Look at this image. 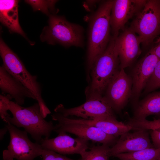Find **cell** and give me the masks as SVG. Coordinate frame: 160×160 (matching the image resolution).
I'll use <instances>...</instances> for the list:
<instances>
[{
	"label": "cell",
	"instance_id": "6da1fadb",
	"mask_svg": "<svg viewBox=\"0 0 160 160\" xmlns=\"http://www.w3.org/2000/svg\"><path fill=\"white\" fill-rule=\"evenodd\" d=\"M113 1H101L89 18L87 64L89 72L95 60L105 50L111 39L110 16Z\"/></svg>",
	"mask_w": 160,
	"mask_h": 160
},
{
	"label": "cell",
	"instance_id": "7a4b0ae2",
	"mask_svg": "<svg viewBox=\"0 0 160 160\" xmlns=\"http://www.w3.org/2000/svg\"><path fill=\"white\" fill-rule=\"evenodd\" d=\"M0 95L13 115L12 117L10 116L6 117L3 120L4 121L7 123L9 122L17 127L23 128L38 143L40 144L43 137L49 138L55 129V126L52 121H47L45 119L38 103L24 107L11 101L12 98L9 95Z\"/></svg>",
	"mask_w": 160,
	"mask_h": 160
},
{
	"label": "cell",
	"instance_id": "3957f363",
	"mask_svg": "<svg viewBox=\"0 0 160 160\" xmlns=\"http://www.w3.org/2000/svg\"><path fill=\"white\" fill-rule=\"evenodd\" d=\"M115 39L111 37L105 50L96 59L90 71L91 82L85 91L86 98L103 96L121 69Z\"/></svg>",
	"mask_w": 160,
	"mask_h": 160
},
{
	"label": "cell",
	"instance_id": "277c9868",
	"mask_svg": "<svg viewBox=\"0 0 160 160\" xmlns=\"http://www.w3.org/2000/svg\"><path fill=\"white\" fill-rule=\"evenodd\" d=\"M48 23L40 36L42 41L51 45L59 44L65 47L84 46V31L81 25L55 14L49 15Z\"/></svg>",
	"mask_w": 160,
	"mask_h": 160
},
{
	"label": "cell",
	"instance_id": "5b68a950",
	"mask_svg": "<svg viewBox=\"0 0 160 160\" xmlns=\"http://www.w3.org/2000/svg\"><path fill=\"white\" fill-rule=\"evenodd\" d=\"M0 54L3 62V66L33 94L40 105L43 116L46 118L51 112L42 98L41 87L37 81V76L32 75L28 71L17 55L1 38Z\"/></svg>",
	"mask_w": 160,
	"mask_h": 160
},
{
	"label": "cell",
	"instance_id": "8992f818",
	"mask_svg": "<svg viewBox=\"0 0 160 160\" xmlns=\"http://www.w3.org/2000/svg\"><path fill=\"white\" fill-rule=\"evenodd\" d=\"M130 27L137 34L141 44L149 45L160 34V0H147Z\"/></svg>",
	"mask_w": 160,
	"mask_h": 160
},
{
	"label": "cell",
	"instance_id": "52a82bcc",
	"mask_svg": "<svg viewBox=\"0 0 160 160\" xmlns=\"http://www.w3.org/2000/svg\"><path fill=\"white\" fill-rule=\"evenodd\" d=\"M5 126L10 134V141L7 149L3 151L4 160H33L41 156L43 149L41 144L31 142L27 132L20 130L9 122Z\"/></svg>",
	"mask_w": 160,
	"mask_h": 160
},
{
	"label": "cell",
	"instance_id": "ba28073f",
	"mask_svg": "<svg viewBox=\"0 0 160 160\" xmlns=\"http://www.w3.org/2000/svg\"><path fill=\"white\" fill-rule=\"evenodd\" d=\"M54 111L65 117L75 116L85 119L99 120L115 116L114 111L103 96L87 98L85 103L73 108H66L60 104Z\"/></svg>",
	"mask_w": 160,
	"mask_h": 160
},
{
	"label": "cell",
	"instance_id": "9c48e42d",
	"mask_svg": "<svg viewBox=\"0 0 160 160\" xmlns=\"http://www.w3.org/2000/svg\"><path fill=\"white\" fill-rule=\"evenodd\" d=\"M132 88L131 77L121 69L108 86L103 97L114 111L120 112L131 99Z\"/></svg>",
	"mask_w": 160,
	"mask_h": 160
},
{
	"label": "cell",
	"instance_id": "30bf717a",
	"mask_svg": "<svg viewBox=\"0 0 160 160\" xmlns=\"http://www.w3.org/2000/svg\"><path fill=\"white\" fill-rule=\"evenodd\" d=\"M147 0H113L110 16L111 32L116 38L128 21L143 8Z\"/></svg>",
	"mask_w": 160,
	"mask_h": 160
},
{
	"label": "cell",
	"instance_id": "8fae6325",
	"mask_svg": "<svg viewBox=\"0 0 160 160\" xmlns=\"http://www.w3.org/2000/svg\"><path fill=\"white\" fill-rule=\"evenodd\" d=\"M159 60L150 50L133 68L131 77L132 88L130 99L134 107L138 102L142 92L145 89Z\"/></svg>",
	"mask_w": 160,
	"mask_h": 160
},
{
	"label": "cell",
	"instance_id": "7c38bea8",
	"mask_svg": "<svg viewBox=\"0 0 160 160\" xmlns=\"http://www.w3.org/2000/svg\"><path fill=\"white\" fill-rule=\"evenodd\" d=\"M53 131L57 133L68 132L88 141L110 146L114 145L117 137L108 135L100 129L87 124L58 121Z\"/></svg>",
	"mask_w": 160,
	"mask_h": 160
},
{
	"label": "cell",
	"instance_id": "4fadbf2b",
	"mask_svg": "<svg viewBox=\"0 0 160 160\" xmlns=\"http://www.w3.org/2000/svg\"><path fill=\"white\" fill-rule=\"evenodd\" d=\"M115 44L121 69L130 66L142 52L140 39L130 27L125 28L116 38Z\"/></svg>",
	"mask_w": 160,
	"mask_h": 160
},
{
	"label": "cell",
	"instance_id": "5bb4252c",
	"mask_svg": "<svg viewBox=\"0 0 160 160\" xmlns=\"http://www.w3.org/2000/svg\"><path fill=\"white\" fill-rule=\"evenodd\" d=\"M40 144L43 149L63 155L76 154L81 156L89 148V141L79 137L73 138L63 132L59 133L54 138H43Z\"/></svg>",
	"mask_w": 160,
	"mask_h": 160
},
{
	"label": "cell",
	"instance_id": "9a60e30c",
	"mask_svg": "<svg viewBox=\"0 0 160 160\" xmlns=\"http://www.w3.org/2000/svg\"><path fill=\"white\" fill-rule=\"evenodd\" d=\"M129 132L121 136L116 143L111 148V156H114L120 153L134 152L153 147L147 130L140 129L133 132Z\"/></svg>",
	"mask_w": 160,
	"mask_h": 160
},
{
	"label": "cell",
	"instance_id": "2e32d148",
	"mask_svg": "<svg viewBox=\"0 0 160 160\" xmlns=\"http://www.w3.org/2000/svg\"><path fill=\"white\" fill-rule=\"evenodd\" d=\"M59 121L70 123H79L93 126L105 133L117 137L132 129V127L126 124L117 120L115 116H110L99 120L73 119L60 114Z\"/></svg>",
	"mask_w": 160,
	"mask_h": 160
},
{
	"label": "cell",
	"instance_id": "e0dca14e",
	"mask_svg": "<svg viewBox=\"0 0 160 160\" xmlns=\"http://www.w3.org/2000/svg\"><path fill=\"white\" fill-rule=\"evenodd\" d=\"M0 88L2 94L9 95L20 105L24 104L26 98L36 100L33 94L8 73L2 65L0 67Z\"/></svg>",
	"mask_w": 160,
	"mask_h": 160
},
{
	"label": "cell",
	"instance_id": "ac0fdd59",
	"mask_svg": "<svg viewBox=\"0 0 160 160\" xmlns=\"http://www.w3.org/2000/svg\"><path fill=\"white\" fill-rule=\"evenodd\" d=\"M19 1L16 0H0V20L10 32L18 33L26 38L19 23Z\"/></svg>",
	"mask_w": 160,
	"mask_h": 160
},
{
	"label": "cell",
	"instance_id": "d6986e66",
	"mask_svg": "<svg viewBox=\"0 0 160 160\" xmlns=\"http://www.w3.org/2000/svg\"><path fill=\"white\" fill-rule=\"evenodd\" d=\"M160 114V91L148 94L134 107L132 118L136 119H146L152 115Z\"/></svg>",
	"mask_w": 160,
	"mask_h": 160
},
{
	"label": "cell",
	"instance_id": "ffe728a7",
	"mask_svg": "<svg viewBox=\"0 0 160 160\" xmlns=\"http://www.w3.org/2000/svg\"><path fill=\"white\" fill-rule=\"evenodd\" d=\"M160 156V148H148L134 152L115 155L120 160H157Z\"/></svg>",
	"mask_w": 160,
	"mask_h": 160
},
{
	"label": "cell",
	"instance_id": "44dd1931",
	"mask_svg": "<svg viewBox=\"0 0 160 160\" xmlns=\"http://www.w3.org/2000/svg\"><path fill=\"white\" fill-rule=\"evenodd\" d=\"M110 146L102 144L94 146L81 156V160H108L110 156Z\"/></svg>",
	"mask_w": 160,
	"mask_h": 160
},
{
	"label": "cell",
	"instance_id": "7402d4cb",
	"mask_svg": "<svg viewBox=\"0 0 160 160\" xmlns=\"http://www.w3.org/2000/svg\"><path fill=\"white\" fill-rule=\"evenodd\" d=\"M134 130H151L160 131V119L149 121L146 119H136L128 118L126 123Z\"/></svg>",
	"mask_w": 160,
	"mask_h": 160
},
{
	"label": "cell",
	"instance_id": "603a6c76",
	"mask_svg": "<svg viewBox=\"0 0 160 160\" xmlns=\"http://www.w3.org/2000/svg\"><path fill=\"white\" fill-rule=\"evenodd\" d=\"M25 2L31 6L34 11H39L49 15L55 11V5L57 0H25Z\"/></svg>",
	"mask_w": 160,
	"mask_h": 160
},
{
	"label": "cell",
	"instance_id": "cb8c5ba5",
	"mask_svg": "<svg viewBox=\"0 0 160 160\" xmlns=\"http://www.w3.org/2000/svg\"><path fill=\"white\" fill-rule=\"evenodd\" d=\"M160 88V59L144 89L143 94H146Z\"/></svg>",
	"mask_w": 160,
	"mask_h": 160
},
{
	"label": "cell",
	"instance_id": "d4e9b609",
	"mask_svg": "<svg viewBox=\"0 0 160 160\" xmlns=\"http://www.w3.org/2000/svg\"><path fill=\"white\" fill-rule=\"evenodd\" d=\"M41 156L43 160H81L73 159L52 151L44 149Z\"/></svg>",
	"mask_w": 160,
	"mask_h": 160
},
{
	"label": "cell",
	"instance_id": "484cf974",
	"mask_svg": "<svg viewBox=\"0 0 160 160\" xmlns=\"http://www.w3.org/2000/svg\"><path fill=\"white\" fill-rule=\"evenodd\" d=\"M8 110L7 104L1 96L0 95V115L1 118L3 120L6 117L10 116L7 113Z\"/></svg>",
	"mask_w": 160,
	"mask_h": 160
},
{
	"label": "cell",
	"instance_id": "4316f807",
	"mask_svg": "<svg viewBox=\"0 0 160 160\" xmlns=\"http://www.w3.org/2000/svg\"><path fill=\"white\" fill-rule=\"evenodd\" d=\"M154 148H160V131L152 130L151 134Z\"/></svg>",
	"mask_w": 160,
	"mask_h": 160
},
{
	"label": "cell",
	"instance_id": "83f0119b",
	"mask_svg": "<svg viewBox=\"0 0 160 160\" xmlns=\"http://www.w3.org/2000/svg\"><path fill=\"white\" fill-rule=\"evenodd\" d=\"M160 59V39L158 44L150 50Z\"/></svg>",
	"mask_w": 160,
	"mask_h": 160
},
{
	"label": "cell",
	"instance_id": "f1b7e54d",
	"mask_svg": "<svg viewBox=\"0 0 160 160\" xmlns=\"http://www.w3.org/2000/svg\"><path fill=\"white\" fill-rule=\"evenodd\" d=\"M100 1L99 0H86L84 3V6L85 7L87 6L86 8L88 7H90L94 6L97 3H100Z\"/></svg>",
	"mask_w": 160,
	"mask_h": 160
},
{
	"label": "cell",
	"instance_id": "f546056e",
	"mask_svg": "<svg viewBox=\"0 0 160 160\" xmlns=\"http://www.w3.org/2000/svg\"><path fill=\"white\" fill-rule=\"evenodd\" d=\"M7 131H8V129L5 126L4 128L0 129V138L1 140H2L3 139L4 136Z\"/></svg>",
	"mask_w": 160,
	"mask_h": 160
},
{
	"label": "cell",
	"instance_id": "4dcf8cb0",
	"mask_svg": "<svg viewBox=\"0 0 160 160\" xmlns=\"http://www.w3.org/2000/svg\"><path fill=\"white\" fill-rule=\"evenodd\" d=\"M157 160H160V156L158 158V159H157Z\"/></svg>",
	"mask_w": 160,
	"mask_h": 160
}]
</instances>
